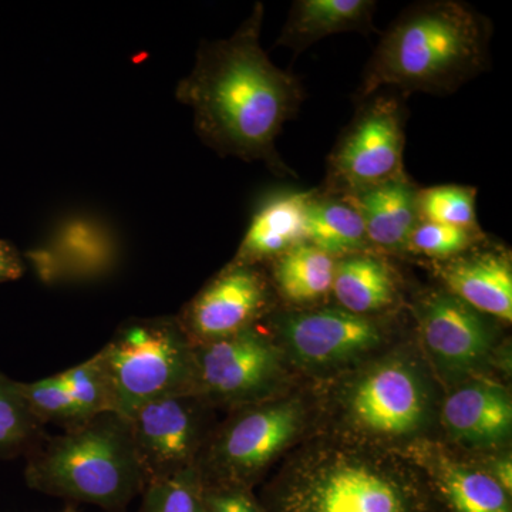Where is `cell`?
<instances>
[{
    "instance_id": "3",
    "label": "cell",
    "mask_w": 512,
    "mask_h": 512,
    "mask_svg": "<svg viewBox=\"0 0 512 512\" xmlns=\"http://www.w3.org/2000/svg\"><path fill=\"white\" fill-rule=\"evenodd\" d=\"M25 478L39 493L107 512H126L147 484L127 420L116 413L46 436L26 456Z\"/></svg>"
},
{
    "instance_id": "22",
    "label": "cell",
    "mask_w": 512,
    "mask_h": 512,
    "mask_svg": "<svg viewBox=\"0 0 512 512\" xmlns=\"http://www.w3.org/2000/svg\"><path fill=\"white\" fill-rule=\"evenodd\" d=\"M19 392L18 382L0 373V458L29 456L47 436Z\"/></svg>"
},
{
    "instance_id": "14",
    "label": "cell",
    "mask_w": 512,
    "mask_h": 512,
    "mask_svg": "<svg viewBox=\"0 0 512 512\" xmlns=\"http://www.w3.org/2000/svg\"><path fill=\"white\" fill-rule=\"evenodd\" d=\"M316 191L281 192L256 210L231 265L279 258L305 239L306 211Z\"/></svg>"
},
{
    "instance_id": "25",
    "label": "cell",
    "mask_w": 512,
    "mask_h": 512,
    "mask_svg": "<svg viewBox=\"0 0 512 512\" xmlns=\"http://www.w3.org/2000/svg\"><path fill=\"white\" fill-rule=\"evenodd\" d=\"M18 387L26 406L43 426L52 423L67 430L90 419L67 390L60 373L36 382H18Z\"/></svg>"
},
{
    "instance_id": "31",
    "label": "cell",
    "mask_w": 512,
    "mask_h": 512,
    "mask_svg": "<svg viewBox=\"0 0 512 512\" xmlns=\"http://www.w3.org/2000/svg\"><path fill=\"white\" fill-rule=\"evenodd\" d=\"M495 481L507 491L511 493L512 488V464L510 458H504V460L498 461L495 464Z\"/></svg>"
},
{
    "instance_id": "5",
    "label": "cell",
    "mask_w": 512,
    "mask_h": 512,
    "mask_svg": "<svg viewBox=\"0 0 512 512\" xmlns=\"http://www.w3.org/2000/svg\"><path fill=\"white\" fill-rule=\"evenodd\" d=\"M269 512H413V498L382 468L330 454L281 485Z\"/></svg>"
},
{
    "instance_id": "7",
    "label": "cell",
    "mask_w": 512,
    "mask_h": 512,
    "mask_svg": "<svg viewBox=\"0 0 512 512\" xmlns=\"http://www.w3.org/2000/svg\"><path fill=\"white\" fill-rule=\"evenodd\" d=\"M195 394L204 400L245 403L258 399L274 382L279 352L255 328L195 346Z\"/></svg>"
},
{
    "instance_id": "1",
    "label": "cell",
    "mask_w": 512,
    "mask_h": 512,
    "mask_svg": "<svg viewBox=\"0 0 512 512\" xmlns=\"http://www.w3.org/2000/svg\"><path fill=\"white\" fill-rule=\"evenodd\" d=\"M262 20L264 6L256 3L234 35L202 43L175 99L190 107L198 136L221 156L262 161L276 174H291L275 143L301 106L302 86L262 49Z\"/></svg>"
},
{
    "instance_id": "6",
    "label": "cell",
    "mask_w": 512,
    "mask_h": 512,
    "mask_svg": "<svg viewBox=\"0 0 512 512\" xmlns=\"http://www.w3.org/2000/svg\"><path fill=\"white\" fill-rule=\"evenodd\" d=\"M403 111L392 97H377L357 113L329 157L328 194L352 195L403 173Z\"/></svg>"
},
{
    "instance_id": "21",
    "label": "cell",
    "mask_w": 512,
    "mask_h": 512,
    "mask_svg": "<svg viewBox=\"0 0 512 512\" xmlns=\"http://www.w3.org/2000/svg\"><path fill=\"white\" fill-rule=\"evenodd\" d=\"M335 269L333 256L303 241L275 259V284L288 301L311 303L332 291Z\"/></svg>"
},
{
    "instance_id": "18",
    "label": "cell",
    "mask_w": 512,
    "mask_h": 512,
    "mask_svg": "<svg viewBox=\"0 0 512 512\" xmlns=\"http://www.w3.org/2000/svg\"><path fill=\"white\" fill-rule=\"evenodd\" d=\"M443 414L451 433L481 446L504 440L512 427L510 396L491 384L457 390L448 397Z\"/></svg>"
},
{
    "instance_id": "30",
    "label": "cell",
    "mask_w": 512,
    "mask_h": 512,
    "mask_svg": "<svg viewBox=\"0 0 512 512\" xmlns=\"http://www.w3.org/2000/svg\"><path fill=\"white\" fill-rule=\"evenodd\" d=\"M23 272H25V265L18 248L5 239H0V284L16 281Z\"/></svg>"
},
{
    "instance_id": "15",
    "label": "cell",
    "mask_w": 512,
    "mask_h": 512,
    "mask_svg": "<svg viewBox=\"0 0 512 512\" xmlns=\"http://www.w3.org/2000/svg\"><path fill=\"white\" fill-rule=\"evenodd\" d=\"M417 195L419 191L406 175H402L343 197L362 217L370 244L386 251L400 252L409 249L410 237L420 222Z\"/></svg>"
},
{
    "instance_id": "24",
    "label": "cell",
    "mask_w": 512,
    "mask_h": 512,
    "mask_svg": "<svg viewBox=\"0 0 512 512\" xmlns=\"http://www.w3.org/2000/svg\"><path fill=\"white\" fill-rule=\"evenodd\" d=\"M204 491L197 466L153 478L141 493L140 512H204Z\"/></svg>"
},
{
    "instance_id": "16",
    "label": "cell",
    "mask_w": 512,
    "mask_h": 512,
    "mask_svg": "<svg viewBox=\"0 0 512 512\" xmlns=\"http://www.w3.org/2000/svg\"><path fill=\"white\" fill-rule=\"evenodd\" d=\"M450 293L480 313L512 320V269L507 255L481 252L443 269Z\"/></svg>"
},
{
    "instance_id": "11",
    "label": "cell",
    "mask_w": 512,
    "mask_h": 512,
    "mask_svg": "<svg viewBox=\"0 0 512 512\" xmlns=\"http://www.w3.org/2000/svg\"><path fill=\"white\" fill-rule=\"evenodd\" d=\"M282 335L293 353L311 365L350 359L382 339L373 320L345 309L296 313L282 322Z\"/></svg>"
},
{
    "instance_id": "8",
    "label": "cell",
    "mask_w": 512,
    "mask_h": 512,
    "mask_svg": "<svg viewBox=\"0 0 512 512\" xmlns=\"http://www.w3.org/2000/svg\"><path fill=\"white\" fill-rule=\"evenodd\" d=\"M201 397L195 393L177 394L143 404L128 417L131 437L147 483L153 478L197 466L200 447Z\"/></svg>"
},
{
    "instance_id": "20",
    "label": "cell",
    "mask_w": 512,
    "mask_h": 512,
    "mask_svg": "<svg viewBox=\"0 0 512 512\" xmlns=\"http://www.w3.org/2000/svg\"><path fill=\"white\" fill-rule=\"evenodd\" d=\"M305 239L333 258L363 254L370 245L356 208L345 197L318 192L306 211Z\"/></svg>"
},
{
    "instance_id": "12",
    "label": "cell",
    "mask_w": 512,
    "mask_h": 512,
    "mask_svg": "<svg viewBox=\"0 0 512 512\" xmlns=\"http://www.w3.org/2000/svg\"><path fill=\"white\" fill-rule=\"evenodd\" d=\"M417 313L427 346L444 365L470 369L487 355L491 346L487 322L453 293H430L421 299Z\"/></svg>"
},
{
    "instance_id": "2",
    "label": "cell",
    "mask_w": 512,
    "mask_h": 512,
    "mask_svg": "<svg viewBox=\"0 0 512 512\" xmlns=\"http://www.w3.org/2000/svg\"><path fill=\"white\" fill-rule=\"evenodd\" d=\"M491 25L466 3L434 0L404 10L367 64L357 99L380 87L447 94L483 73Z\"/></svg>"
},
{
    "instance_id": "10",
    "label": "cell",
    "mask_w": 512,
    "mask_h": 512,
    "mask_svg": "<svg viewBox=\"0 0 512 512\" xmlns=\"http://www.w3.org/2000/svg\"><path fill=\"white\" fill-rule=\"evenodd\" d=\"M268 305L264 276L252 265H229L175 316L195 346L254 328Z\"/></svg>"
},
{
    "instance_id": "28",
    "label": "cell",
    "mask_w": 512,
    "mask_h": 512,
    "mask_svg": "<svg viewBox=\"0 0 512 512\" xmlns=\"http://www.w3.org/2000/svg\"><path fill=\"white\" fill-rule=\"evenodd\" d=\"M476 234L471 229L420 221L410 237L409 249L431 258H448L470 247Z\"/></svg>"
},
{
    "instance_id": "29",
    "label": "cell",
    "mask_w": 512,
    "mask_h": 512,
    "mask_svg": "<svg viewBox=\"0 0 512 512\" xmlns=\"http://www.w3.org/2000/svg\"><path fill=\"white\" fill-rule=\"evenodd\" d=\"M204 512H262L242 487L205 485Z\"/></svg>"
},
{
    "instance_id": "19",
    "label": "cell",
    "mask_w": 512,
    "mask_h": 512,
    "mask_svg": "<svg viewBox=\"0 0 512 512\" xmlns=\"http://www.w3.org/2000/svg\"><path fill=\"white\" fill-rule=\"evenodd\" d=\"M332 291L342 309L366 316L393 305L396 278L382 259L367 254L350 255L336 262Z\"/></svg>"
},
{
    "instance_id": "32",
    "label": "cell",
    "mask_w": 512,
    "mask_h": 512,
    "mask_svg": "<svg viewBox=\"0 0 512 512\" xmlns=\"http://www.w3.org/2000/svg\"><path fill=\"white\" fill-rule=\"evenodd\" d=\"M63 512H76V510H74V508H72V507H69V508H66V510H64Z\"/></svg>"
},
{
    "instance_id": "9",
    "label": "cell",
    "mask_w": 512,
    "mask_h": 512,
    "mask_svg": "<svg viewBox=\"0 0 512 512\" xmlns=\"http://www.w3.org/2000/svg\"><path fill=\"white\" fill-rule=\"evenodd\" d=\"M298 423V407L291 403L256 407L232 420L208 451L205 464L215 485L242 487L288 444Z\"/></svg>"
},
{
    "instance_id": "23",
    "label": "cell",
    "mask_w": 512,
    "mask_h": 512,
    "mask_svg": "<svg viewBox=\"0 0 512 512\" xmlns=\"http://www.w3.org/2000/svg\"><path fill=\"white\" fill-rule=\"evenodd\" d=\"M440 487L457 512H511L507 491L480 471L448 467L441 474Z\"/></svg>"
},
{
    "instance_id": "13",
    "label": "cell",
    "mask_w": 512,
    "mask_h": 512,
    "mask_svg": "<svg viewBox=\"0 0 512 512\" xmlns=\"http://www.w3.org/2000/svg\"><path fill=\"white\" fill-rule=\"evenodd\" d=\"M353 412L377 433L413 430L423 416V393L416 376L399 363L380 367L366 377L353 396Z\"/></svg>"
},
{
    "instance_id": "4",
    "label": "cell",
    "mask_w": 512,
    "mask_h": 512,
    "mask_svg": "<svg viewBox=\"0 0 512 512\" xmlns=\"http://www.w3.org/2000/svg\"><path fill=\"white\" fill-rule=\"evenodd\" d=\"M111 412L128 417L143 404L195 393V345L173 316L127 320L96 355Z\"/></svg>"
},
{
    "instance_id": "17",
    "label": "cell",
    "mask_w": 512,
    "mask_h": 512,
    "mask_svg": "<svg viewBox=\"0 0 512 512\" xmlns=\"http://www.w3.org/2000/svg\"><path fill=\"white\" fill-rule=\"evenodd\" d=\"M370 0H299L278 39V45L301 53L323 37L343 32H375Z\"/></svg>"
},
{
    "instance_id": "26",
    "label": "cell",
    "mask_w": 512,
    "mask_h": 512,
    "mask_svg": "<svg viewBox=\"0 0 512 512\" xmlns=\"http://www.w3.org/2000/svg\"><path fill=\"white\" fill-rule=\"evenodd\" d=\"M476 188L464 185H437L419 191L420 221L477 231Z\"/></svg>"
},
{
    "instance_id": "27",
    "label": "cell",
    "mask_w": 512,
    "mask_h": 512,
    "mask_svg": "<svg viewBox=\"0 0 512 512\" xmlns=\"http://www.w3.org/2000/svg\"><path fill=\"white\" fill-rule=\"evenodd\" d=\"M67 390L87 417L111 412L109 387L96 357L60 372Z\"/></svg>"
}]
</instances>
